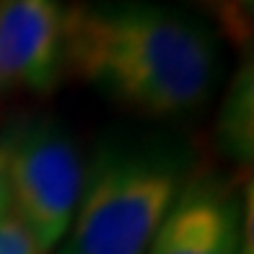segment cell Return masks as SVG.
<instances>
[{"instance_id": "9c48e42d", "label": "cell", "mask_w": 254, "mask_h": 254, "mask_svg": "<svg viewBox=\"0 0 254 254\" xmlns=\"http://www.w3.org/2000/svg\"><path fill=\"white\" fill-rule=\"evenodd\" d=\"M10 215V187H8V171H5V158L0 151V221Z\"/></svg>"}, {"instance_id": "277c9868", "label": "cell", "mask_w": 254, "mask_h": 254, "mask_svg": "<svg viewBox=\"0 0 254 254\" xmlns=\"http://www.w3.org/2000/svg\"><path fill=\"white\" fill-rule=\"evenodd\" d=\"M252 197L247 200V213ZM241 194L218 177H194L169 207L148 254H244L252 236H244Z\"/></svg>"}, {"instance_id": "3957f363", "label": "cell", "mask_w": 254, "mask_h": 254, "mask_svg": "<svg viewBox=\"0 0 254 254\" xmlns=\"http://www.w3.org/2000/svg\"><path fill=\"white\" fill-rule=\"evenodd\" d=\"M10 207L42 252L60 241L75 218L83 187V158L70 130L44 114H24L0 132Z\"/></svg>"}, {"instance_id": "30bf717a", "label": "cell", "mask_w": 254, "mask_h": 254, "mask_svg": "<svg viewBox=\"0 0 254 254\" xmlns=\"http://www.w3.org/2000/svg\"><path fill=\"white\" fill-rule=\"evenodd\" d=\"M200 3H202L205 8H210V10H213V13L218 16V8H221V0H200Z\"/></svg>"}, {"instance_id": "7a4b0ae2", "label": "cell", "mask_w": 254, "mask_h": 254, "mask_svg": "<svg viewBox=\"0 0 254 254\" xmlns=\"http://www.w3.org/2000/svg\"><path fill=\"white\" fill-rule=\"evenodd\" d=\"M190 169L192 148L177 135L112 130L99 137L63 254H148Z\"/></svg>"}, {"instance_id": "8fae6325", "label": "cell", "mask_w": 254, "mask_h": 254, "mask_svg": "<svg viewBox=\"0 0 254 254\" xmlns=\"http://www.w3.org/2000/svg\"><path fill=\"white\" fill-rule=\"evenodd\" d=\"M0 96H3V88H0Z\"/></svg>"}, {"instance_id": "6da1fadb", "label": "cell", "mask_w": 254, "mask_h": 254, "mask_svg": "<svg viewBox=\"0 0 254 254\" xmlns=\"http://www.w3.org/2000/svg\"><path fill=\"white\" fill-rule=\"evenodd\" d=\"M63 70L145 120L197 114L218 86V39L148 0H78L63 21Z\"/></svg>"}, {"instance_id": "52a82bcc", "label": "cell", "mask_w": 254, "mask_h": 254, "mask_svg": "<svg viewBox=\"0 0 254 254\" xmlns=\"http://www.w3.org/2000/svg\"><path fill=\"white\" fill-rule=\"evenodd\" d=\"M218 21L223 24L226 37L236 47H249L252 39V0H221Z\"/></svg>"}, {"instance_id": "8992f818", "label": "cell", "mask_w": 254, "mask_h": 254, "mask_svg": "<svg viewBox=\"0 0 254 254\" xmlns=\"http://www.w3.org/2000/svg\"><path fill=\"white\" fill-rule=\"evenodd\" d=\"M254 83H252V65H241L236 75L231 78L226 88L221 117H218V145L221 151L239 161L249 164L252 161V148H254Z\"/></svg>"}, {"instance_id": "5b68a950", "label": "cell", "mask_w": 254, "mask_h": 254, "mask_svg": "<svg viewBox=\"0 0 254 254\" xmlns=\"http://www.w3.org/2000/svg\"><path fill=\"white\" fill-rule=\"evenodd\" d=\"M60 0H0V88L52 96L63 80Z\"/></svg>"}, {"instance_id": "ba28073f", "label": "cell", "mask_w": 254, "mask_h": 254, "mask_svg": "<svg viewBox=\"0 0 254 254\" xmlns=\"http://www.w3.org/2000/svg\"><path fill=\"white\" fill-rule=\"evenodd\" d=\"M0 254H44L31 231L10 213L0 221Z\"/></svg>"}]
</instances>
